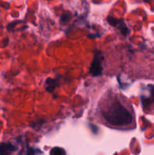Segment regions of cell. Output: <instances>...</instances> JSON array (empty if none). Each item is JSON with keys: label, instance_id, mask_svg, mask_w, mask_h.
I'll list each match as a JSON object with an SVG mask.
<instances>
[{"label": "cell", "instance_id": "cell-1", "mask_svg": "<svg viewBox=\"0 0 154 155\" xmlns=\"http://www.w3.org/2000/svg\"><path fill=\"white\" fill-rule=\"evenodd\" d=\"M102 115L108 123L115 126H123L132 123L133 116L120 102L114 100L102 111Z\"/></svg>", "mask_w": 154, "mask_h": 155}, {"label": "cell", "instance_id": "cell-2", "mask_svg": "<svg viewBox=\"0 0 154 155\" xmlns=\"http://www.w3.org/2000/svg\"><path fill=\"white\" fill-rule=\"evenodd\" d=\"M104 59L102 53L100 52H96L94 56V59L91 64V67L89 69L90 74L94 76H98L101 75L103 71L102 61Z\"/></svg>", "mask_w": 154, "mask_h": 155}, {"label": "cell", "instance_id": "cell-3", "mask_svg": "<svg viewBox=\"0 0 154 155\" xmlns=\"http://www.w3.org/2000/svg\"><path fill=\"white\" fill-rule=\"evenodd\" d=\"M17 150V147L10 142L0 143V155H11Z\"/></svg>", "mask_w": 154, "mask_h": 155}, {"label": "cell", "instance_id": "cell-4", "mask_svg": "<svg viewBox=\"0 0 154 155\" xmlns=\"http://www.w3.org/2000/svg\"><path fill=\"white\" fill-rule=\"evenodd\" d=\"M45 89L49 93H52L56 87L58 86V81L57 79H52V78H47L45 81Z\"/></svg>", "mask_w": 154, "mask_h": 155}, {"label": "cell", "instance_id": "cell-5", "mask_svg": "<svg viewBox=\"0 0 154 155\" xmlns=\"http://www.w3.org/2000/svg\"><path fill=\"white\" fill-rule=\"evenodd\" d=\"M116 27L118 28H119V30H120L121 33H123V35L126 36L127 34H128V33H129V30H128V28L127 27L126 24H125L123 19H120V20H119V24H117V26Z\"/></svg>", "mask_w": 154, "mask_h": 155}, {"label": "cell", "instance_id": "cell-6", "mask_svg": "<svg viewBox=\"0 0 154 155\" xmlns=\"http://www.w3.org/2000/svg\"><path fill=\"white\" fill-rule=\"evenodd\" d=\"M65 151L62 148L59 147H54L52 148L50 151V155H65Z\"/></svg>", "mask_w": 154, "mask_h": 155}, {"label": "cell", "instance_id": "cell-7", "mask_svg": "<svg viewBox=\"0 0 154 155\" xmlns=\"http://www.w3.org/2000/svg\"><path fill=\"white\" fill-rule=\"evenodd\" d=\"M70 14L69 13V12H65V13H63V15H61V21L63 23H67L69 20H70Z\"/></svg>", "mask_w": 154, "mask_h": 155}, {"label": "cell", "instance_id": "cell-8", "mask_svg": "<svg viewBox=\"0 0 154 155\" xmlns=\"http://www.w3.org/2000/svg\"><path fill=\"white\" fill-rule=\"evenodd\" d=\"M24 152H25V153L23 154H20V155H35V154H36L35 150H34L33 148H30V147L26 148V151H24Z\"/></svg>", "mask_w": 154, "mask_h": 155}]
</instances>
